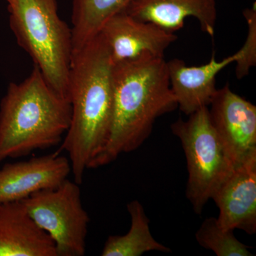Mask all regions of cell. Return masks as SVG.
<instances>
[{"instance_id": "1", "label": "cell", "mask_w": 256, "mask_h": 256, "mask_svg": "<svg viewBox=\"0 0 256 256\" xmlns=\"http://www.w3.org/2000/svg\"><path fill=\"white\" fill-rule=\"evenodd\" d=\"M108 48L100 33L74 52L68 77L72 116L58 152L68 153L74 182L104 149L114 112V76Z\"/></svg>"}, {"instance_id": "2", "label": "cell", "mask_w": 256, "mask_h": 256, "mask_svg": "<svg viewBox=\"0 0 256 256\" xmlns=\"http://www.w3.org/2000/svg\"><path fill=\"white\" fill-rule=\"evenodd\" d=\"M114 112L108 140L89 169L134 151L150 136L156 120L178 108L164 58L114 64Z\"/></svg>"}, {"instance_id": "3", "label": "cell", "mask_w": 256, "mask_h": 256, "mask_svg": "<svg viewBox=\"0 0 256 256\" xmlns=\"http://www.w3.org/2000/svg\"><path fill=\"white\" fill-rule=\"evenodd\" d=\"M70 116V102L34 66L23 82H10L0 102V162L60 144Z\"/></svg>"}, {"instance_id": "4", "label": "cell", "mask_w": 256, "mask_h": 256, "mask_svg": "<svg viewBox=\"0 0 256 256\" xmlns=\"http://www.w3.org/2000/svg\"><path fill=\"white\" fill-rule=\"evenodd\" d=\"M8 11L18 46L31 57L50 88L69 101L73 38L72 28L58 14L56 0H11Z\"/></svg>"}, {"instance_id": "5", "label": "cell", "mask_w": 256, "mask_h": 256, "mask_svg": "<svg viewBox=\"0 0 256 256\" xmlns=\"http://www.w3.org/2000/svg\"><path fill=\"white\" fill-rule=\"evenodd\" d=\"M171 130L180 139L188 162L186 198L195 213L201 214L235 165L210 122L208 107L190 114L186 120L178 118Z\"/></svg>"}, {"instance_id": "6", "label": "cell", "mask_w": 256, "mask_h": 256, "mask_svg": "<svg viewBox=\"0 0 256 256\" xmlns=\"http://www.w3.org/2000/svg\"><path fill=\"white\" fill-rule=\"evenodd\" d=\"M80 184L66 178L55 188L22 200L28 214L54 242L57 256H82L90 217L84 210Z\"/></svg>"}, {"instance_id": "7", "label": "cell", "mask_w": 256, "mask_h": 256, "mask_svg": "<svg viewBox=\"0 0 256 256\" xmlns=\"http://www.w3.org/2000/svg\"><path fill=\"white\" fill-rule=\"evenodd\" d=\"M210 106V122L236 166L256 152V106L228 84L217 89Z\"/></svg>"}, {"instance_id": "8", "label": "cell", "mask_w": 256, "mask_h": 256, "mask_svg": "<svg viewBox=\"0 0 256 256\" xmlns=\"http://www.w3.org/2000/svg\"><path fill=\"white\" fill-rule=\"evenodd\" d=\"M100 34L112 64L143 58H164L165 50L178 40L174 34L139 21L124 12L109 18Z\"/></svg>"}, {"instance_id": "9", "label": "cell", "mask_w": 256, "mask_h": 256, "mask_svg": "<svg viewBox=\"0 0 256 256\" xmlns=\"http://www.w3.org/2000/svg\"><path fill=\"white\" fill-rule=\"evenodd\" d=\"M212 200L220 210L217 220L222 228L256 233V152L235 166Z\"/></svg>"}, {"instance_id": "10", "label": "cell", "mask_w": 256, "mask_h": 256, "mask_svg": "<svg viewBox=\"0 0 256 256\" xmlns=\"http://www.w3.org/2000/svg\"><path fill=\"white\" fill-rule=\"evenodd\" d=\"M72 172L68 158L58 152L0 169V204L22 201L35 192L56 188Z\"/></svg>"}, {"instance_id": "11", "label": "cell", "mask_w": 256, "mask_h": 256, "mask_svg": "<svg viewBox=\"0 0 256 256\" xmlns=\"http://www.w3.org/2000/svg\"><path fill=\"white\" fill-rule=\"evenodd\" d=\"M238 58L237 52L220 62L213 54L208 63L200 66H188L180 58L166 62L170 88L180 110L188 116L210 106L217 90L216 76Z\"/></svg>"}, {"instance_id": "12", "label": "cell", "mask_w": 256, "mask_h": 256, "mask_svg": "<svg viewBox=\"0 0 256 256\" xmlns=\"http://www.w3.org/2000/svg\"><path fill=\"white\" fill-rule=\"evenodd\" d=\"M124 12L172 34L181 30L185 20L192 16L198 20L202 32L210 36L215 34L216 0H132Z\"/></svg>"}, {"instance_id": "13", "label": "cell", "mask_w": 256, "mask_h": 256, "mask_svg": "<svg viewBox=\"0 0 256 256\" xmlns=\"http://www.w3.org/2000/svg\"><path fill=\"white\" fill-rule=\"evenodd\" d=\"M0 256H57L54 242L22 201L0 204Z\"/></svg>"}, {"instance_id": "14", "label": "cell", "mask_w": 256, "mask_h": 256, "mask_svg": "<svg viewBox=\"0 0 256 256\" xmlns=\"http://www.w3.org/2000/svg\"><path fill=\"white\" fill-rule=\"evenodd\" d=\"M130 216L129 232L122 236H110L105 242L101 256H140L146 252H171L169 247L156 242L152 235L150 220L140 202L133 200L127 205Z\"/></svg>"}, {"instance_id": "15", "label": "cell", "mask_w": 256, "mask_h": 256, "mask_svg": "<svg viewBox=\"0 0 256 256\" xmlns=\"http://www.w3.org/2000/svg\"><path fill=\"white\" fill-rule=\"evenodd\" d=\"M131 1L73 0L70 28L74 52L97 36L104 24L114 15L124 12Z\"/></svg>"}, {"instance_id": "16", "label": "cell", "mask_w": 256, "mask_h": 256, "mask_svg": "<svg viewBox=\"0 0 256 256\" xmlns=\"http://www.w3.org/2000/svg\"><path fill=\"white\" fill-rule=\"evenodd\" d=\"M196 242L217 256H252L249 247L236 238L233 230L220 226L215 217H208L204 220L197 230Z\"/></svg>"}, {"instance_id": "17", "label": "cell", "mask_w": 256, "mask_h": 256, "mask_svg": "<svg viewBox=\"0 0 256 256\" xmlns=\"http://www.w3.org/2000/svg\"><path fill=\"white\" fill-rule=\"evenodd\" d=\"M242 14L247 22L248 34L245 43L238 50V60L235 62L236 76L238 79L247 76L256 65V3L244 10Z\"/></svg>"}, {"instance_id": "18", "label": "cell", "mask_w": 256, "mask_h": 256, "mask_svg": "<svg viewBox=\"0 0 256 256\" xmlns=\"http://www.w3.org/2000/svg\"><path fill=\"white\" fill-rule=\"evenodd\" d=\"M5 1H6L8 2V3H9L10 1H11V0H5Z\"/></svg>"}]
</instances>
